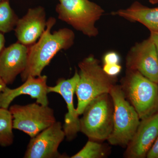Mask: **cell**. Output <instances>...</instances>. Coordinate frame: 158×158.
Returning a JSON list of instances; mask_svg holds the SVG:
<instances>
[{"label":"cell","instance_id":"obj_1","mask_svg":"<svg viewBox=\"0 0 158 158\" xmlns=\"http://www.w3.org/2000/svg\"><path fill=\"white\" fill-rule=\"evenodd\" d=\"M56 23L55 18L48 19L46 28L38 41L28 46L27 67L20 74L23 81L29 77L41 76L43 70L59 51L67 50L73 45L75 35L72 30L64 28L51 33Z\"/></svg>","mask_w":158,"mask_h":158},{"label":"cell","instance_id":"obj_2","mask_svg":"<svg viewBox=\"0 0 158 158\" xmlns=\"http://www.w3.org/2000/svg\"><path fill=\"white\" fill-rule=\"evenodd\" d=\"M79 80L75 92L78 100V114L82 115L85 107L94 99L110 93L116 85V77L108 75L93 55L83 59L78 64Z\"/></svg>","mask_w":158,"mask_h":158},{"label":"cell","instance_id":"obj_3","mask_svg":"<svg viewBox=\"0 0 158 158\" xmlns=\"http://www.w3.org/2000/svg\"><path fill=\"white\" fill-rule=\"evenodd\" d=\"M122 88L140 119L158 112V84L137 71L127 69Z\"/></svg>","mask_w":158,"mask_h":158},{"label":"cell","instance_id":"obj_4","mask_svg":"<svg viewBox=\"0 0 158 158\" xmlns=\"http://www.w3.org/2000/svg\"><path fill=\"white\" fill-rule=\"evenodd\" d=\"M113 101L109 94L98 96L85 107L80 118V131L94 141L107 140L113 128Z\"/></svg>","mask_w":158,"mask_h":158},{"label":"cell","instance_id":"obj_5","mask_svg":"<svg viewBox=\"0 0 158 158\" xmlns=\"http://www.w3.org/2000/svg\"><path fill=\"white\" fill-rule=\"evenodd\" d=\"M56 6L58 18L89 37L98 35L95 24L105 11L90 0H58Z\"/></svg>","mask_w":158,"mask_h":158},{"label":"cell","instance_id":"obj_6","mask_svg":"<svg viewBox=\"0 0 158 158\" xmlns=\"http://www.w3.org/2000/svg\"><path fill=\"white\" fill-rule=\"evenodd\" d=\"M113 101V128L108 141L116 146H127L140 124L138 113L127 98L121 85H115L110 90Z\"/></svg>","mask_w":158,"mask_h":158},{"label":"cell","instance_id":"obj_7","mask_svg":"<svg viewBox=\"0 0 158 158\" xmlns=\"http://www.w3.org/2000/svg\"><path fill=\"white\" fill-rule=\"evenodd\" d=\"M9 111L13 117V129L22 131L31 138L56 121L53 109L37 102L13 105Z\"/></svg>","mask_w":158,"mask_h":158},{"label":"cell","instance_id":"obj_8","mask_svg":"<svg viewBox=\"0 0 158 158\" xmlns=\"http://www.w3.org/2000/svg\"><path fill=\"white\" fill-rule=\"evenodd\" d=\"M127 69L137 71L158 84V56L150 37L136 43L126 58Z\"/></svg>","mask_w":158,"mask_h":158},{"label":"cell","instance_id":"obj_9","mask_svg":"<svg viewBox=\"0 0 158 158\" xmlns=\"http://www.w3.org/2000/svg\"><path fill=\"white\" fill-rule=\"evenodd\" d=\"M65 134L62 123L56 121L34 138H31L24 158H66L58 152Z\"/></svg>","mask_w":158,"mask_h":158},{"label":"cell","instance_id":"obj_10","mask_svg":"<svg viewBox=\"0 0 158 158\" xmlns=\"http://www.w3.org/2000/svg\"><path fill=\"white\" fill-rule=\"evenodd\" d=\"M78 72L76 70L74 74L70 78H60L57 81L56 84L48 88V93H56L62 96L67 105L68 112L65 114V122L62 126L65 137L69 141L76 137L80 131V118L77 109L74 106V94L78 82Z\"/></svg>","mask_w":158,"mask_h":158},{"label":"cell","instance_id":"obj_11","mask_svg":"<svg viewBox=\"0 0 158 158\" xmlns=\"http://www.w3.org/2000/svg\"><path fill=\"white\" fill-rule=\"evenodd\" d=\"M47 22L44 7L30 8L25 15L19 19L15 28L18 41L28 47L33 45L43 34Z\"/></svg>","mask_w":158,"mask_h":158},{"label":"cell","instance_id":"obj_12","mask_svg":"<svg viewBox=\"0 0 158 158\" xmlns=\"http://www.w3.org/2000/svg\"><path fill=\"white\" fill-rule=\"evenodd\" d=\"M158 137V112L141 120L136 132L127 146L126 157H145Z\"/></svg>","mask_w":158,"mask_h":158},{"label":"cell","instance_id":"obj_13","mask_svg":"<svg viewBox=\"0 0 158 158\" xmlns=\"http://www.w3.org/2000/svg\"><path fill=\"white\" fill-rule=\"evenodd\" d=\"M47 77L45 75L30 76L22 85L15 89L6 88L0 93V107L8 109L15 98L23 94L28 95L36 99V102L44 106H48L47 94L48 86Z\"/></svg>","mask_w":158,"mask_h":158},{"label":"cell","instance_id":"obj_14","mask_svg":"<svg viewBox=\"0 0 158 158\" xmlns=\"http://www.w3.org/2000/svg\"><path fill=\"white\" fill-rule=\"evenodd\" d=\"M28 47L15 43L5 48L0 53V78L6 85L13 83L27 67Z\"/></svg>","mask_w":158,"mask_h":158},{"label":"cell","instance_id":"obj_15","mask_svg":"<svg viewBox=\"0 0 158 158\" xmlns=\"http://www.w3.org/2000/svg\"><path fill=\"white\" fill-rule=\"evenodd\" d=\"M111 15L140 23L150 32H158V7L150 8L135 1L128 8L112 11Z\"/></svg>","mask_w":158,"mask_h":158},{"label":"cell","instance_id":"obj_16","mask_svg":"<svg viewBox=\"0 0 158 158\" xmlns=\"http://www.w3.org/2000/svg\"><path fill=\"white\" fill-rule=\"evenodd\" d=\"M13 117L8 109L0 107V145L10 146L14 141Z\"/></svg>","mask_w":158,"mask_h":158},{"label":"cell","instance_id":"obj_17","mask_svg":"<svg viewBox=\"0 0 158 158\" xmlns=\"http://www.w3.org/2000/svg\"><path fill=\"white\" fill-rule=\"evenodd\" d=\"M19 19L10 6L9 0L0 2V32L5 34L15 30Z\"/></svg>","mask_w":158,"mask_h":158},{"label":"cell","instance_id":"obj_18","mask_svg":"<svg viewBox=\"0 0 158 158\" xmlns=\"http://www.w3.org/2000/svg\"><path fill=\"white\" fill-rule=\"evenodd\" d=\"M106 149L102 144L94 140H89L79 152L71 158H101L105 156Z\"/></svg>","mask_w":158,"mask_h":158},{"label":"cell","instance_id":"obj_19","mask_svg":"<svg viewBox=\"0 0 158 158\" xmlns=\"http://www.w3.org/2000/svg\"><path fill=\"white\" fill-rule=\"evenodd\" d=\"M104 64H118L120 62L119 54L114 51L106 53L103 57Z\"/></svg>","mask_w":158,"mask_h":158},{"label":"cell","instance_id":"obj_20","mask_svg":"<svg viewBox=\"0 0 158 158\" xmlns=\"http://www.w3.org/2000/svg\"><path fill=\"white\" fill-rule=\"evenodd\" d=\"M102 68L108 75L113 77H116L122 70V66L119 64H103Z\"/></svg>","mask_w":158,"mask_h":158},{"label":"cell","instance_id":"obj_21","mask_svg":"<svg viewBox=\"0 0 158 158\" xmlns=\"http://www.w3.org/2000/svg\"><path fill=\"white\" fill-rule=\"evenodd\" d=\"M146 156L148 158H158V137L148 152Z\"/></svg>","mask_w":158,"mask_h":158},{"label":"cell","instance_id":"obj_22","mask_svg":"<svg viewBox=\"0 0 158 158\" xmlns=\"http://www.w3.org/2000/svg\"><path fill=\"white\" fill-rule=\"evenodd\" d=\"M149 37L154 44L158 56V32H150Z\"/></svg>","mask_w":158,"mask_h":158},{"label":"cell","instance_id":"obj_23","mask_svg":"<svg viewBox=\"0 0 158 158\" xmlns=\"http://www.w3.org/2000/svg\"><path fill=\"white\" fill-rule=\"evenodd\" d=\"M6 40L3 33L0 32V53L5 48V44Z\"/></svg>","mask_w":158,"mask_h":158},{"label":"cell","instance_id":"obj_24","mask_svg":"<svg viewBox=\"0 0 158 158\" xmlns=\"http://www.w3.org/2000/svg\"><path fill=\"white\" fill-rule=\"evenodd\" d=\"M6 87H7V85L0 78V93L6 88Z\"/></svg>","mask_w":158,"mask_h":158},{"label":"cell","instance_id":"obj_25","mask_svg":"<svg viewBox=\"0 0 158 158\" xmlns=\"http://www.w3.org/2000/svg\"><path fill=\"white\" fill-rule=\"evenodd\" d=\"M151 4L154 5V4H158V0H148Z\"/></svg>","mask_w":158,"mask_h":158},{"label":"cell","instance_id":"obj_26","mask_svg":"<svg viewBox=\"0 0 158 158\" xmlns=\"http://www.w3.org/2000/svg\"><path fill=\"white\" fill-rule=\"evenodd\" d=\"M4 1V0H0V2H2V1Z\"/></svg>","mask_w":158,"mask_h":158}]
</instances>
